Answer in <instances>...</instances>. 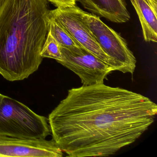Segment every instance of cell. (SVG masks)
Segmentation results:
<instances>
[{"mask_svg":"<svg viewBox=\"0 0 157 157\" xmlns=\"http://www.w3.org/2000/svg\"><path fill=\"white\" fill-rule=\"evenodd\" d=\"M5 95H3V94H0V104L2 102V101H3V99L5 97Z\"/></svg>","mask_w":157,"mask_h":157,"instance_id":"obj_13","label":"cell"},{"mask_svg":"<svg viewBox=\"0 0 157 157\" xmlns=\"http://www.w3.org/2000/svg\"><path fill=\"white\" fill-rule=\"evenodd\" d=\"M157 114L149 98L103 83L69 90L48 121L53 139L67 156L106 157L134 143Z\"/></svg>","mask_w":157,"mask_h":157,"instance_id":"obj_1","label":"cell"},{"mask_svg":"<svg viewBox=\"0 0 157 157\" xmlns=\"http://www.w3.org/2000/svg\"><path fill=\"white\" fill-rule=\"evenodd\" d=\"M73 7L103 51L118 65L119 71L133 74L136 60L126 41L100 17L84 11L76 5Z\"/></svg>","mask_w":157,"mask_h":157,"instance_id":"obj_4","label":"cell"},{"mask_svg":"<svg viewBox=\"0 0 157 157\" xmlns=\"http://www.w3.org/2000/svg\"><path fill=\"white\" fill-rule=\"evenodd\" d=\"M56 8H66L76 5V0H48Z\"/></svg>","mask_w":157,"mask_h":157,"instance_id":"obj_12","label":"cell"},{"mask_svg":"<svg viewBox=\"0 0 157 157\" xmlns=\"http://www.w3.org/2000/svg\"><path fill=\"white\" fill-rule=\"evenodd\" d=\"M121 1L123 2H125V0H121Z\"/></svg>","mask_w":157,"mask_h":157,"instance_id":"obj_15","label":"cell"},{"mask_svg":"<svg viewBox=\"0 0 157 157\" xmlns=\"http://www.w3.org/2000/svg\"><path fill=\"white\" fill-rule=\"evenodd\" d=\"M63 151L54 140L0 135V157H62Z\"/></svg>","mask_w":157,"mask_h":157,"instance_id":"obj_7","label":"cell"},{"mask_svg":"<svg viewBox=\"0 0 157 157\" xmlns=\"http://www.w3.org/2000/svg\"><path fill=\"white\" fill-rule=\"evenodd\" d=\"M4 1H5V0H0V7H1Z\"/></svg>","mask_w":157,"mask_h":157,"instance_id":"obj_14","label":"cell"},{"mask_svg":"<svg viewBox=\"0 0 157 157\" xmlns=\"http://www.w3.org/2000/svg\"><path fill=\"white\" fill-rule=\"evenodd\" d=\"M62 59L58 63L78 75L83 85L104 83V80L112 71V66L83 47L67 49L60 47Z\"/></svg>","mask_w":157,"mask_h":157,"instance_id":"obj_5","label":"cell"},{"mask_svg":"<svg viewBox=\"0 0 157 157\" xmlns=\"http://www.w3.org/2000/svg\"><path fill=\"white\" fill-rule=\"evenodd\" d=\"M48 118L22 103L5 96L0 104V135L29 139H45L51 134Z\"/></svg>","mask_w":157,"mask_h":157,"instance_id":"obj_3","label":"cell"},{"mask_svg":"<svg viewBox=\"0 0 157 157\" xmlns=\"http://www.w3.org/2000/svg\"><path fill=\"white\" fill-rule=\"evenodd\" d=\"M48 0H5L0 7V74L10 81L39 68L48 33Z\"/></svg>","mask_w":157,"mask_h":157,"instance_id":"obj_2","label":"cell"},{"mask_svg":"<svg viewBox=\"0 0 157 157\" xmlns=\"http://www.w3.org/2000/svg\"><path fill=\"white\" fill-rule=\"evenodd\" d=\"M94 15L115 23L129 21L130 14L125 2L121 0H76Z\"/></svg>","mask_w":157,"mask_h":157,"instance_id":"obj_8","label":"cell"},{"mask_svg":"<svg viewBox=\"0 0 157 157\" xmlns=\"http://www.w3.org/2000/svg\"><path fill=\"white\" fill-rule=\"evenodd\" d=\"M41 56L43 58L56 59L58 62L62 59L60 46L48 31L41 50Z\"/></svg>","mask_w":157,"mask_h":157,"instance_id":"obj_11","label":"cell"},{"mask_svg":"<svg viewBox=\"0 0 157 157\" xmlns=\"http://www.w3.org/2000/svg\"><path fill=\"white\" fill-rule=\"evenodd\" d=\"M138 16L146 42H157V0H130Z\"/></svg>","mask_w":157,"mask_h":157,"instance_id":"obj_9","label":"cell"},{"mask_svg":"<svg viewBox=\"0 0 157 157\" xmlns=\"http://www.w3.org/2000/svg\"><path fill=\"white\" fill-rule=\"evenodd\" d=\"M49 18L48 31L60 47L67 49L81 47V46L58 23L52 18Z\"/></svg>","mask_w":157,"mask_h":157,"instance_id":"obj_10","label":"cell"},{"mask_svg":"<svg viewBox=\"0 0 157 157\" xmlns=\"http://www.w3.org/2000/svg\"><path fill=\"white\" fill-rule=\"evenodd\" d=\"M49 17L58 23L82 47L119 71L118 65L103 51L73 6L50 10Z\"/></svg>","mask_w":157,"mask_h":157,"instance_id":"obj_6","label":"cell"}]
</instances>
